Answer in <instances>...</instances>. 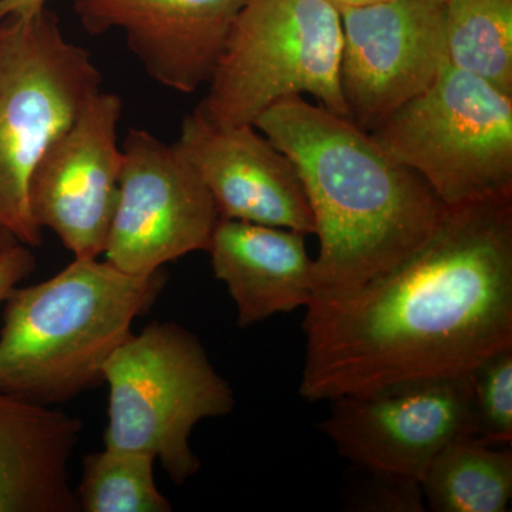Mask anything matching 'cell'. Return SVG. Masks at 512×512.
Returning a JSON list of instances; mask_svg holds the SVG:
<instances>
[{
	"instance_id": "6da1fadb",
	"label": "cell",
	"mask_w": 512,
	"mask_h": 512,
	"mask_svg": "<svg viewBox=\"0 0 512 512\" xmlns=\"http://www.w3.org/2000/svg\"><path fill=\"white\" fill-rule=\"evenodd\" d=\"M303 333L311 403L470 375L512 346V200L447 208L392 271L308 306Z\"/></svg>"
},
{
	"instance_id": "7a4b0ae2",
	"label": "cell",
	"mask_w": 512,
	"mask_h": 512,
	"mask_svg": "<svg viewBox=\"0 0 512 512\" xmlns=\"http://www.w3.org/2000/svg\"><path fill=\"white\" fill-rule=\"evenodd\" d=\"M301 175L319 238L312 301H338L392 271L439 227L447 207L372 137L305 97L254 121Z\"/></svg>"
},
{
	"instance_id": "3957f363",
	"label": "cell",
	"mask_w": 512,
	"mask_h": 512,
	"mask_svg": "<svg viewBox=\"0 0 512 512\" xmlns=\"http://www.w3.org/2000/svg\"><path fill=\"white\" fill-rule=\"evenodd\" d=\"M163 269L147 276L99 258H74L40 284L5 299L0 393L52 406L104 383V367L163 292Z\"/></svg>"
},
{
	"instance_id": "277c9868",
	"label": "cell",
	"mask_w": 512,
	"mask_h": 512,
	"mask_svg": "<svg viewBox=\"0 0 512 512\" xmlns=\"http://www.w3.org/2000/svg\"><path fill=\"white\" fill-rule=\"evenodd\" d=\"M100 90L92 55L52 10L0 20V225L26 247L43 241L30 210L33 171Z\"/></svg>"
},
{
	"instance_id": "5b68a950",
	"label": "cell",
	"mask_w": 512,
	"mask_h": 512,
	"mask_svg": "<svg viewBox=\"0 0 512 512\" xmlns=\"http://www.w3.org/2000/svg\"><path fill=\"white\" fill-rule=\"evenodd\" d=\"M104 382V447L153 454L177 485L201 468L190 446L194 427L228 416L237 404L200 339L174 322H153L133 333L106 363Z\"/></svg>"
},
{
	"instance_id": "8992f818",
	"label": "cell",
	"mask_w": 512,
	"mask_h": 512,
	"mask_svg": "<svg viewBox=\"0 0 512 512\" xmlns=\"http://www.w3.org/2000/svg\"><path fill=\"white\" fill-rule=\"evenodd\" d=\"M340 55L342 22L328 0H245L195 111L220 126H242L309 94L348 119Z\"/></svg>"
},
{
	"instance_id": "52a82bcc",
	"label": "cell",
	"mask_w": 512,
	"mask_h": 512,
	"mask_svg": "<svg viewBox=\"0 0 512 512\" xmlns=\"http://www.w3.org/2000/svg\"><path fill=\"white\" fill-rule=\"evenodd\" d=\"M372 137L447 208L512 200V96L446 62Z\"/></svg>"
},
{
	"instance_id": "ba28073f",
	"label": "cell",
	"mask_w": 512,
	"mask_h": 512,
	"mask_svg": "<svg viewBox=\"0 0 512 512\" xmlns=\"http://www.w3.org/2000/svg\"><path fill=\"white\" fill-rule=\"evenodd\" d=\"M121 154L119 195L104 261L126 274L147 276L168 262L207 251L220 214L177 144L130 128Z\"/></svg>"
},
{
	"instance_id": "9c48e42d",
	"label": "cell",
	"mask_w": 512,
	"mask_h": 512,
	"mask_svg": "<svg viewBox=\"0 0 512 512\" xmlns=\"http://www.w3.org/2000/svg\"><path fill=\"white\" fill-rule=\"evenodd\" d=\"M319 429L353 467L416 481L451 441L474 436L470 377L330 400Z\"/></svg>"
},
{
	"instance_id": "30bf717a",
	"label": "cell",
	"mask_w": 512,
	"mask_h": 512,
	"mask_svg": "<svg viewBox=\"0 0 512 512\" xmlns=\"http://www.w3.org/2000/svg\"><path fill=\"white\" fill-rule=\"evenodd\" d=\"M339 13L343 103L348 119L372 133L447 62L444 0H384Z\"/></svg>"
},
{
	"instance_id": "8fae6325",
	"label": "cell",
	"mask_w": 512,
	"mask_h": 512,
	"mask_svg": "<svg viewBox=\"0 0 512 512\" xmlns=\"http://www.w3.org/2000/svg\"><path fill=\"white\" fill-rule=\"evenodd\" d=\"M119 94H94L72 126L40 158L29 185L30 210L74 258H100L116 211L121 161Z\"/></svg>"
},
{
	"instance_id": "7c38bea8",
	"label": "cell",
	"mask_w": 512,
	"mask_h": 512,
	"mask_svg": "<svg viewBox=\"0 0 512 512\" xmlns=\"http://www.w3.org/2000/svg\"><path fill=\"white\" fill-rule=\"evenodd\" d=\"M175 144L200 175L221 220L315 235L295 164L254 124L220 126L194 110L184 117Z\"/></svg>"
},
{
	"instance_id": "4fadbf2b",
	"label": "cell",
	"mask_w": 512,
	"mask_h": 512,
	"mask_svg": "<svg viewBox=\"0 0 512 512\" xmlns=\"http://www.w3.org/2000/svg\"><path fill=\"white\" fill-rule=\"evenodd\" d=\"M245 0H73L90 35L117 30L154 82L191 94L210 82Z\"/></svg>"
},
{
	"instance_id": "5bb4252c",
	"label": "cell",
	"mask_w": 512,
	"mask_h": 512,
	"mask_svg": "<svg viewBox=\"0 0 512 512\" xmlns=\"http://www.w3.org/2000/svg\"><path fill=\"white\" fill-rule=\"evenodd\" d=\"M305 238L291 229L220 218L207 252L215 278L237 306L239 328L308 308L315 261Z\"/></svg>"
},
{
	"instance_id": "9a60e30c",
	"label": "cell",
	"mask_w": 512,
	"mask_h": 512,
	"mask_svg": "<svg viewBox=\"0 0 512 512\" xmlns=\"http://www.w3.org/2000/svg\"><path fill=\"white\" fill-rule=\"evenodd\" d=\"M82 421L0 393V512H80L70 485Z\"/></svg>"
},
{
	"instance_id": "2e32d148",
	"label": "cell",
	"mask_w": 512,
	"mask_h": 512,
	"mask_svg": "<svg viewBox=\"0 0 512 512\" xmlns=\"http://www.w3.org/2000/svg\"><path fill=\"white\" fill-rule=\"evenodd\" d=\"M463 436L431 461L420 488L434 512H505L512 498V450Z\"/></svg>"
},
{
	"instance_id": "e0dca14e",
	"label": "cell",
	"mask_w": 512,
	"mask_h": 512,
	"mask_svg": "<svg viewBox=\"0 0 512 512\" xmlns=\"http://www.w3.org/2000/svg\"><path fill=\"white\" fill-rule=\"evenodd\" d=\"M447 62L512 96V0H444Z\"/></svg>"
},
{
	"instance_id": "ac0fdd59",
	"label": "cell",
	"mask_w": 512,
	"mask_h": 512,
	"mask_svg": "<svg viewBox=\"0 0 512 512\" xmlns=\"http://www.w3.org/2000/svg\"><path fill=\"white\" fill-rule=\"evenodd\" d=\"M156 457L144 451L104 447L87 454L77 485L80 512H171L173 504L157 488Z\"/></svg>"
},
{
	"instance_id": "d6986e66",
	"label": "cell",
	"mask_w": 512,
	"mask_h": 512,
	"mask_svg": "<svg viewBox=\"0 0 512 512\" xmlns=\"http://www.w3.org/2000/svg\"><path fill=\"white\" fill-rule=\"evenodd\" d=\"M474 437L491 446L512 443V346L494 353L468 375Z\"/></svg>"
},
{
	"instance_id": "ffe728a7",
	"label": "cell",
	"mask_w": 512,
	"mask_h": 512,
	"mask_svg": "<svg viewBox=\"0 0 512 512\" xmlns=\"http://www.w3.org/2000/svg\"><path fill=\"white\" fill-rule=\"evenodd\" d=\"M356 468V467H355ZM360 470V468H357ZM365 474L367 484L357 490L353 500L357 510L366 511H424L423 494L416 481L404 480L360 470Z\"/></svg>"
},
{
	"instance_id": "44dd1931",
	"label": "cell",
	"mask_w": 512,
	"mask_h": 512,
	"mask_svg": "<svg viewBox=\"0 0 512 512\" xmlns=\"http://www.w3.org/2000/svg\"><path fill=\"white\" fill-rule=\"evenodd\" d=\"M36 269V256L29 247L15 244L0 251V302L5 301L10 292L32 275Z\"/></svg>"
},
{
	"instance_id": "7402d4cb",
	"label": "cell",
	"mask_w": 512,
	"mask_h": 512,
	"mask_svg": "<svg viewBox=\"0 0 512 512\" xmlns=\"http://www.w3.org/2000/svg\"><path fill=\"white\" fill-rule=\"evenodd\" d=\"M47 0H0V20L30 18L47 8Z\"/></svg>"
},
{
	"instance_id": "603a6c76",
	"label": "cell",
	"mask_w": 512,
	"mask_h": 512,
	"mask_svg": "<svg viewBox=\"0 0 512 512\" xmlns=\"http://www.w3.org/2000/svg\"><path fill=\"white\" fill-rule=\"evenodd\" d=\"M336 9L359 8V6L373 5V3L384 2V0H328Z\"/></svg>"
},
{
	"instance_id": "cb8c5ba5",
	"label": "cell",
	"mask_w": 512,
	"mask_h": 512,
	"mask_svg": "<svg viewBox=\"0 0 512 512\" xmlns=\"http://www.w3.org/2000/svg\"><path fill=\"white\" fill-rule=\"evenodd\" d=\"M18 244V239L13 237L12 234L0 225V251L3 249L12 247V245ZM20 244V242H19Z\"/></svg>"
}]
</instances>
